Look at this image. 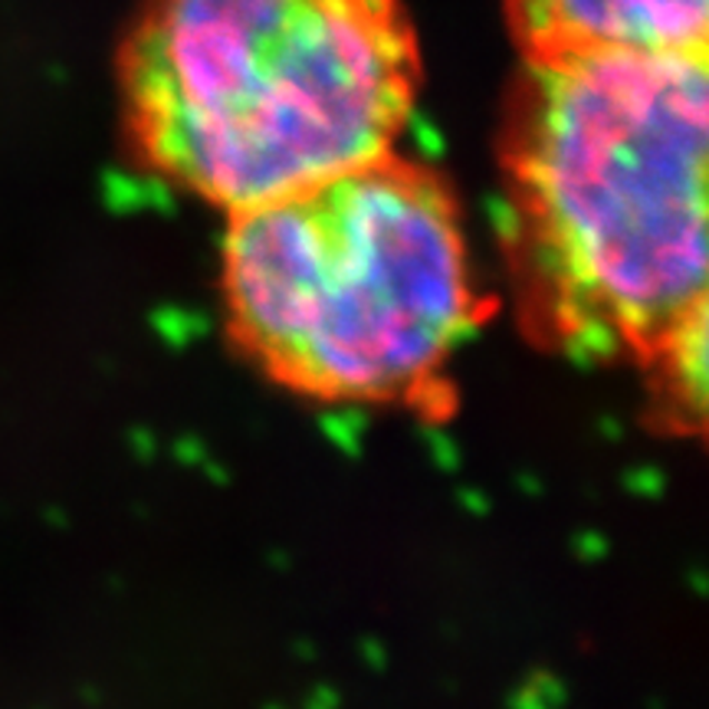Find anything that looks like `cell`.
<instances>
[{
  "mask_svg": "<svg viewBox=\"0 0 709 709\" xmlns=\"http://www.w3.org/2000/svg\"><path fill=\"white\" fill-rule=\"evenodd\" d=\"M122 82L144 158L237 213L388 158L418 43L398 0H148Z\"/></svg>",
  "mask_w": 709,
  "mask_h": 709,
  "instance_id": "2",
  "label": "cell"
},
{
  "mask_svg": "<svg viewBox=\"0 0 709 709\" xmlns=\"http://www.w3.org/2000/svg\"><path fill=\"white\" fill-rule=\"evenodd\" d=\"M230 217L223 292L237 332L309 395H415L473 326L457 211L391 154Z\"/></svg>",
  "mask_w": 709,
  "mask_h": 709,
  "instance_id": "3",
  "label": "cell"
},
{
  "mask_svg": "<svg viewBox=\"0 0 709 709\" xmlns=\"http://www.w3.org/2000/svg\"><path fill=\"white\" fill-rule=\"evenodd\" d=\"M707 57L529 60L509 171L568 336L657 349L707 309Z\"/></svg>",
  "mask_w": 709,
  "mask_h": 709,
  "instance_id": "1",
  "label": "cell"
},
{
  "mask_svg": "<svg viewBox=\"0 0 709 709\" xmlns=\"http://www.w3.org/2000/svg\"><path fill=\"white\" fill-rule=\"evenodd\" d=\"M529 60L578 53L707 57L709 0H509Z\"/></svg>",
  "mask_w": 709,
  "mask_h": 709,
  "instance_id": "4",
  "label": "cell"
}]
</instances>
